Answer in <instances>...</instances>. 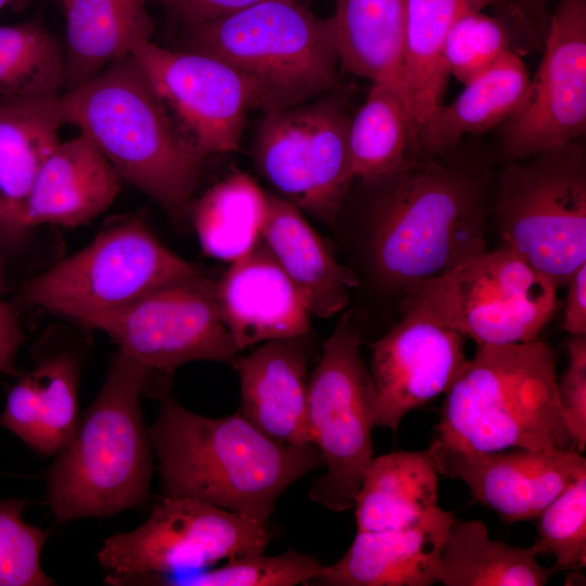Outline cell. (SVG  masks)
Segmentation results:
<instances>
[{
  "label": "cell",
  "instance_id": "6da1fadb",
  "mask_svg": "<svg viewBox=\"0 0 586 586\" xmlns=\"http://www.w3.org/2000/svg\"><path fill=\"white\" fill-rule=\"evenodd\" d=\"M148 433L163 496L198 499L262 524L289 486L323 466L314 444L277 442L239 411L196 415L169 395Z\"/></svg>",
  "mask_w": 586,
  "mask_h": 586
},
{
  "label": "cell",
  "instance_id": "7a4b0ae2",
  "mask_svg": "<svg viewBox=\"0 0 586 586\" xmlns=\"http://www.w3.org/2000/svg\"><path fill=\"white\" fill-rule=\"evenodd\" d=\"M379 182L371 256L381 280L406 294L487 252L483 179L434 156L411 155Z\"/></svg>",
  "mask_w": 586,
  "mask_h": 586
},
{
  "label": "cell",
  "instance_id": "3957f363",
  "mask_svg": "<svg viewBox=\"0 0 586 586\" xmlns=\"http://www.w3.org/2000/svg\"><path fill=\"white\" fill-rule=\"evenodd\" d=\"M73 125L125 181L169 213L191 198L206 155L182 129L129 54L85 85L60 94Z\"/></svg>",
  "mask_w": 586,
  "mask_h": 586
},
{
  "label": "cell",
  "instance_id": "277c9868",
  "mask_svg": "<svg viewBox=\"0 0 586 586\" xmlns=\"http://www.w3.org/2000/svg\"><path fill=\"white\" fill-rule=\"evenodd\" d=\"M556 366L540 339L477 345L446 392L434 440L469 451L573 448Z\"/></svg>",
  "mask_w": 586,
  "mask_h": 586
},
{
  "label": "cell",
  "instance_id": "5b68a950",
  "mask_svg": "<svg viewBox=\"0 0 586 586\" xmlns=\"http://www.w3.org/2000/svg\"><path fill=\"white\" fill-rule=\"evenodd\" d=\"M152 370L122 352L47 475V504L58 521L104 518L149 496L152 455L140 400Z\"/></svg>",
  "mask_w": 586,
  "mask_h": 586
},
{
  "label": "cell",
  "instance_id": "8992f818",
  "mask_svg": "<svg viewBox=\"0 0 586 586\" xmlns=\"http://www.w3.org/2000/svg\"><path fill=\"white\" fill-rule=\"evenodd\" d=\"M186 30L187 50L215 56L256 85L265 113L336 91L332 18L317 17L297 0H265Z\"/></svg>",
  "mask_w": 586,
  "mask_h": 586
},
{
  "label": "cell",
  "instance_id": "52a82bcc",
  "mask_svg": "<svg viewBox=\"0 0 586 586\" xmlns=\"http://www.w3.org/2000/svg\"><path fill=\"white\" fill-rule=\"evenodd\" d=\"M495 219L506 247L559 288L586 263V156L576 141L502 171Z\"/></svg>",
  "mask_w": 586,
  "mask_h": 586
},
{
  "label": "cell",
  "instance_id": "ba28073f",
  "mask_svg": "<svg viewBox=\"0 0 586 586\" xmlns=\"http://www.w3.org/2000/svg\"><path fill=\"white\" fill-rule=\"evenodd\" d=\"M360 345L358 326L344 314L308 379V430L327 468L309 498L336 512L354 507L373 455L375 388Z\"/></svg>",
  "mask_w": 586,
  "mask_h": 586
},
{
  "label": "cell",
  "instance_id": "9c48e42d",
  "mask_svg": "<svg viewBox=\"0 0 586 586\" xmlns=\"http://www.w3.org/2000/svg\"><path fill=\"white\" fill-rule=\"evenodd\" d=\"M194 271L142 220L130 218L106 227L82 250L31 279L23 297L90 327L163 283Z\"/></svg>",
  "mask_w": 586,
  "mask_h": 586
},
{
  "label": "cell",
  "instance_id": "30bf717a",
  "mask_svg": "<svg viewBox=\"0 0 586 586\" xmlns=\"http://www.w3.org/2000/svg\"><path fill=\"white\" fill-rule=\"evenodd\" d=\"M558 286L514 252H486L407 293L477 345L538 339L558 308Z\"/></svg>",
  "mask_w": 586,
  "mask_h": 586
},
{
  "label": "cell",
  "instance_id": "8fae6325",
  "mask_svg": "<svg viewBox=\"0 0 586 586\" xmlns=\"http://www.w3.org/2000/svg\"><path fill=\"white\" fill-rule=\"evenodd\" d=\"M351 118L345 101L327 93L266 112L254 141L255 166L277 194L330 226L355 179Z\"/></svg>",
  "mask_w": 586,
  "mask_h": 586
},
{
  "label": "cell",
  "instance_id": "7c38bea8",
  "mask_svg": "<svg viewBox=\"0 0 586 586\" xmlns=\"http://www.w3.org/2000/svg\"><path fill=\"white\" fill-rule=\"evenodd\" d=\"M270 539L267 524L198 499L163 496L142 525L107 537L98 559L109 572L105 582L119 585L264 552Z\"/></svg>",
  "mask_w": 586,
  "mask_h": 586
},
{
  "label": "cell",
  "instance_id": "4fadbf2b",
  "mask_svg": "<svg viewBox=\"0 0 586 586\" xmlns=\"http://www.w3.org/2000/svg\"><path fill=\"white\" fill-rule=\"evenodd\" d=\"M90 328L149 369L173 372L196 360L231 364L239 354L221 321L216 282L194 271L169 280Z\"/></svg>",
  "mask_w": 586,
  "mask_h": 586
},
{
  "label": "cell",
  "instance_id": "5bb4252c",
  "mask_svg": "<svg viewBox=\"0 0 586 586\" xmlns=\"http://www.w3.org/2000/svg\"><path fill=\"white\" fill-rule=\"evenodd\" d=\"M131 55L195 145L207 156L234 152L250 109H263L256 85L226 62L191 50H169L150 41Z\"/></svg>",
  "mask_w": 586,
  "mask_h": 586
},
{
  "label": "cell",
  "instance_id": "9a60e30c",
  "mask_svg": "<svg viewBox=\"0 0 586 586\" xmlns=\"http://www.w3.org/2000/svg\"><path fill=\"white\" fill-rule=\"evenodd\" d=\"M586 130V0H560L522 109L501 128L511 161L576 141Z\"/></svg>",
  "mask_w": 586,
  "mask_h": 586
},
{
  "label": "cell",
  "instance_id": "2e32d148",
  "mask_svg": "<svg viewBox=\"0 0 586 586\" xmlns=\"http://www.w3.org/2000/svg\"><path fill=\"white\" fill-rule=\"evenodd\" d=\"M463 337L404 300L402 320L371 345L375 426L396 431L408 412L447 392L468 361Z\"/></svg>",
  "mask_w": 586,
  "mask_h": 586
},
{
  "label": "cell",
  "instance_id": "e0dca14e",
  "mask_svg": "<svg viewBox=\"0 0 586 586\" xmlns=\"http://www.w3.org/2000/svg\"><path fill=\"white\" fill-rule=\"evenodd\" d=\"M429 451L438 474L464 482L474 501L509 524L538 519L586 475V459L573 448L469 451L433 438Z\"/></svg>",
  "mask_w": 586,
  "mask_h": 586
},
{
  "label": "cell",
  "instance_id": "ac0fdd59",
  "mask_svg": "<svg viewBox=\"0 0 586 586\" xmlns=\"http://www.w3.org/2000/svg\"><path fill=\"white\" fill-rule=\"evenodd\" d=\"M216 296L221 321L239 353L310 332L311 315L262 238L231 263L216 282Z\"/></svg>",
  "mask_w": 586,
  "mask_h": 586
},
{
  "label": "cell",
  "instance_id": "d6986e66",
  "mask_svg": "<svg viewBox=\"0 0 586 586\" xmlns=\"http://www.w3.org/2000/svg\"><path fill=\"white\" fill-rule=\"evenodd\" d=\"M453 513L435 506L415 525L357 532L344 556L322 565L313 584L328 586H429L437 583L440 556Z\"/></svg>",
  "mask_w": 586,
  "mask_h": 586
},
{
  "label": "cell",
  "instance_id": "ffe728a7",
  "mask_svg": "<svg viewBox=\"0 0 586 586\" xmlns=\"http://www.w3.org/2000/svg\"><path fill=\"white\" fill-rule=\"evenodd\" d=\"M308 336L265 342L231 362L240 380L238 411L280 443L313 444L307 423Z\"/></svg>",
  "mask_w": 586,
  "mask_h": 586
},
{
  "label": "cell",
  "instance_id": "44dd1931",
  "mask_svg": "<svg viewBox=\"0 0 586 586\" xmlns=\"http://www.w3.org/2000/svg\"><path fill=\"white\" fill-rule=\"evenodd\" d=\"M119 187L117 174L87 137L60 141L33 184L20 230L41 224L85 225L111 206Z\"/></svg>",
  "mask_w": 586,
  "mask_h": 586
},
{
  "label": "cell",
  "instance_id": "7402d4cb",
  "mask_svg": "<svg viewBox=\"0 0 586 586\" xmlns=\"http://www.w3.org/2000/svg\"><path fill=\"white\" fill-rule=\"evenodd\" d=\"M267 208L260 238L300 292L309 314L329 318L349 303L358 285L341 265L302 211L283 198L266 192Z\"/></svg>",
  "mask_w": 586,
  "mask_h": 586
},
{
  "label": "cell",
  "instance_id": "603a6c76",
  "mask_svg": "<svg viewBox=\"0 0 586 586\" xmlns=\"http://www.w3.org/2000/svg\"><path fill=\"white\" fill-rule=\"evenodd\" d=\"M66 21L63 92L98 76L154 33L148 0H60Z\"/></svg>",
  "mask_w": 586,
  "mask_h": 586
},
{
  "label": "cell",
  "instance_id": "cb8c5ba5",
  "mask_svg": "<svg viewBox=\"0 0 586 586\" xmlns=\"http://www.w3.org/2000/svg\"><path fill=\"white\" fill-rule=\"evenodd\" d=\"M449 104H441L420 125L412 155L434 156L454 148L466 135L505 124L524 105L530 76L511 50L467 84Z\"/></svg>",
  "mask_w": 586,
  "mask_h": 586
},
{
  "label": "cell",
  "instance_id": "d4e9b609",
  "mask_svg": "<svg viewBox=\"0 0 586 586\" xmlns=\"http://www.w3.org/2000/svg\"><path fill=\"white\" fill-rule=\"evenodd\" d=\"M78 367L61 354L38 362L10 390L0 424L42 456L56 455L78 423Z\"/></svg>",
  "mask_w": 586,
  "mask_h": 586
},
{
  "label": "cell",
  "instance_id": "484cf974",
  "mask_svg": "<svg viewBox=\"0 0 586 586\" xmlns=\"http://www.w3.org/2000/svg\"><path fill=\"white\" fill-rule=\"evenodd\" d=\"M60 95L0 103V227L20 231L33 184L60 143Z\"/></svg>",
  "mask_w": 586,
  "mask_h": 586
},
{
  "label": "cell",
  "instance_id": "4316f807",
  "mask_svg": "<svg viewBox=\"0 0 586 586\" xmlns=\"http://www.w3.org/2000/svg\"><path fill=\"white\" fill-rule=\"evenodd\" d=\"M438 475L429 449L372 458L354 502L357 532L417 524L437 506Z\"/></svg>",
  "mask_w": 586,
  "mask_h": 586
},
{
  "label": "cell",
  "instance_id": "83f0119b",
  "mask_svg": "<svg viewBox=\"0 0 586 586\" xmlns=\"http://www.w3.org/2000/svg\"><path fill=\"white\" fill-rule=\"evenodd\" d=\"M497 0H407L403 76L416 136L441 104L449 78L443 59L445 40L463 14Z\"/></svg>",
  "mask_w": 586,
  "mask_h": 586
},
{
  "label": "cell",
  "instance_id": "f1b7e54d",
  "mask_svg": "<svg viewBox=\"0 0 586 586\" xmlns=\"http://www.w3.org/2000/svg\"><path fill=\"white\" fill-rule=\"evenodd\" d=\"M535 542L515 547L489 537L482 521H454L440 556L437 583L445 586H543L558 571L544 568Z\"/></svg>",
  "mask_w": 586,
  "mask_h": 586
},
{
  "label": "cell",
  "instance_id": "f546056e",
  "mask_svg": "<svg viewBox=\"0 0 586 586\" xmlns=\"http://www.w3.org/2000/svg\"><path fill=\"white\" fill-rule=\"evenodd\" d=\"M406 4L407 0H336L331 18L341 66L371 82L397 84L405 92Z\"/></svg>",
  "mask_w": 586,
  "mask_h": 586
},
{
  "label": "cell",
  "instance_id": "4dcf8cb0",
  "mask_svg": "<svg viewBox=\"0 0 586 586\" xmlns=\"http://www.w3.org/2000/svg\"><path fill=\"white\" fill-rule=\"evenodd\" d=\"M416 131L404 89L374 81L351 118L349 151L355 178L380 181L412 155Z\"/></svg>",
  "mask_w": 586,
  "mask_h": 586
},
{
  "label": "cell",
  "instance_id": "1f68e13d",
  "mask_svg": "<svg viewBox=\"0 0 586 586\" xmlns=\"http://www.w3.org/2000/svg\"><path fill=\"white\" fill-rule=\"evenodd\" d=\"M266 208V192L246 174L213 186L191 207L203 252L230 263L245 255L260 238Z\"/></svg>",
  "mask_w": 586,
  "mask_h": 586
},
{
  "label": "cell",
  "instance_id": "d6a6232c",
  "mask_svg": "<svg viewBox=\"0 0 586 586\" xmlns=\"http://www.w3.org/2000/svg\"><path fill=\"white\" fill-rule=\"evenodd\" d=\"M64 55L38 20L0 26V103L63 92Z\"/></svg>",
  "mask_w": 586,
  "mask_h": 586
},
{
  "label": "cell",
  "instance_id": "836d02e7",
  "mask_svg": "<svg viewBox=\"0 0 586 586\" xmlns=\"http://www.w3.org/2000/svg\"><path fill=\"white\" fill-rule=\"evenodd\" d=\"M322 564L313 556L288 550L277 556L264 552L234 557L219 568L183 577H155L150 582L187 586H295L309 584Z\"/></svg>",
  "mask_w": 586,
  "mask_h": 586
},
{
  "label": "cell",
  "instance_id": "e575fe53",
  "mask_svg": "<svg viewBox=\"0 0 586 586\" xmlns=\"http://www.w3.org/2000/svg\"><path fill=\"white\" fill-rule=\"evenodd\" d=\"M510 39L505 18L482 11L468 12L455 22L445 40V67L449 75L467 84L511 50Z\"/></svg>",
  "mask_w": 586,
  "mask_h": 586
},
{
  "label": "cell",
  "instance_id": "d590c367",
  "mask_svg": "<svg viewBox=\"0 0 586 586\" xmlns=\"http://www.w3.org/2000/svg\"><path fill=\"white\" fill-rule=\"evenodd\" d=\"M27 506L22 499L0 500V586L55 584L40 562L49 532L24 521Z\"/></svg>",
  "mask_w": 586,
  "mask_h": 586
},
{
  "label": "cell",
  "instance_id": "8d00e7d4",
  "mask_svg": "<svg viewBox=\"0 0 586 586\" xmlns=\"http://www.w3.org/2000/svg\"><path fill=\"white\" fill-rule=\"evenodd\" d=\"M538 539L558 570L586 564V475L556 498L539 515Z\"/></svg>",
  "mask_w": 586,
  "mask_h": 586
},
{
  "label": "cell",
  "instance_id": "74e56055",
  "mask_svg": "<svg viewBox=\"0 0 586 586\" xmlns=\"http://www.w3.org/2000/svg\"><path fill=\"white\" fill-rule=\"evenodd\" d=\"M566 351L569 366L557 382V395L572 446L582 454L586 446V335H570Z\"/></svg>",
  "mask_w": 586,
  "mask_h": 586
},
{
  "label": "cell",
  "instance_id": "f35d334b",
  "mask_svg": "<svg viewBox=\"0 0 586 586\" xmlns=\"http://www.w3.org/2000/svg\"><path fill=\"white\" fill-rule=\"evenodd\" d=\"M184 25L231 14L265 0H157Z\"/></svg>",
  "mask_w": 586,
  "mask_h": 586
},
{
  "label": "cell",
  "instance_id": "ab89813d",
  "mask_svg": "<svg viewBox=\"0 0 586 586\" xmlns=\"http://www.w3.org/2000/svg\"><path fill=\"white\" fill-rule=\"evenodd\" d=\"M566 285L569 290L562 328L570 335H586V263L572 273Z\"/></svg>",
  "mask_w": 586,
  "mask_h": 586
},
{
  "label": "cell",
  "instance_id": "60d3db41",
  "mask_svg": "<svg viewBox=\"0 0 586 586\" xmlns=\"http://www.w3.org/2000/svg\"><path fill=\"white\" fill-rule=\"evenodd\" d=\"M22 341L23 334L13 308L0 302V373L17 375L14 357Z\"/></svg>",
  "mask_w": 586,
  "mask_h": 586
},
{
  "label": "cell",
  "instance_id": "b9f144b4",
  "mask_svg": "<svg viewBox=\"0 0 586 586\" xmlns=\"http://www.w3.org/2000/svg\"><path fill=\"white\" fill-rule=\"evenodd\" d=\"M504 1L507 4L510 12H512L517 18L527 22V24H530L531 22H534L535 20H538V23H539V20L545 14V7L548 0H504Z\"/></svg>",
  "mask_w": 586,
  "mask_h": 586
},
{
  "label": "cell",
  "instance_id": "7bdbcfd3",
  "mask_svg": "<svg viewBox=\"0 0 586 586\" xmlns=\"http://www.w3.org/2000/svg\"><path fill=\"white\" fill-rule=\"evenodd\" d=\"M11 1H13V0H0V9H2L4 5L10 3Z\"/></svg>",
  "mask_w": 586,
  "mask_h": 586
}]
</instances>
